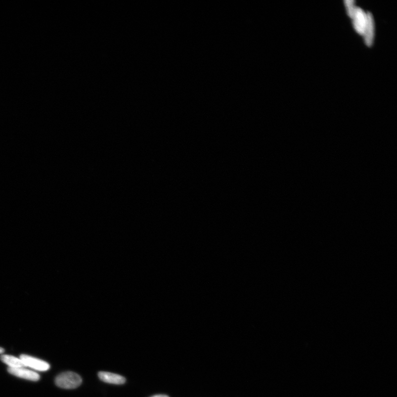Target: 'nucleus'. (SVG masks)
Here are the masks:
<instances>
[{
  "label": "nucleus",
  "mask_w": 397,
  "mask_h": 397,
  "mask_svg": "<svg viewBox=\"0 0 397 397\" xmlns=\"http://www.w3.org/2000/svg\"><path fill=\"white\" fill-rule=\"evenodd\" d=\"M375 24L374 18L370 12L367 13V21L363 36L364 37L365 44L371 46L374 38Z\"/></svg>",
  "instance_id": "39448f33"
},
{
  "label": "nucleus",
  "mask_w": 397,
  "mask_h": 397,
  "mask_svg": "<svg viewBox=\"0 0 397 397\" xmlns=\"http://www.w3.org/2000/svg\"><path fill=\"white\" fill-rule=\"evenodd\" d=\"M98 377L100 380L106 382V383L114 385H122L126 381V379L124 377L108 372H99Z\"/></svg>",
  "instance_id": "423d86ee"
},
{
  "label": "nucleus",
  "mask_w": 397,
  "mask_h": 397,
  "mask_svg": "<svg viewBox=\"0 0 397 397\" xmlns=\"http://www.w3.org/2000/svg\"><path fill=\"white\" fill-rule=\"evenodd\" d=\"M7 371L9 374L21 379L32 381H38L40 379V375L38 373L28 370L25 367L17 368V369L8 368Z\"/></svg>",
  "instance_id": "20e7f679"
},
{
  "label": "nucleus",
  "mask_w": 397,
  "mask_h": 397,
  "mask_svg": "<svg viewBox=\"0 0 397 397\" xmlns=\"http://www.w3.org/2000/svg\"><path fill=\"white\" fill-rule=\"evenodd\" d=\"M0 359L5 363L8 368L17 369V368L26 367L20 358L8 355H2Z\"/></svg>",
  "instance_id": "0eeeda50"
},
{
  "label": "nucleus",
  "mask_w": 397,
  "mask_h": 397,
  "mask_svg": "<svg viewBox=\"0 0 397 397\" xmlns=\"http://www.w3.org/2000/svg\"><path fill=\"white\" fill-rule=\"evenodd\" d=\"M55 384L64 389H74L82 384V379L80 375L74 372L61 373L56 377Z\"/></svg>",
  "instance_id": "f257e3e1"
},
{
  "label": "nucleus",
  "mask_w": 397,
  "mask_h": 397,
  "mask_svg": "<svg viewBox=\"0 0 397 397\" xmlns=\"http://www.w3.org/2000/svg\"><path fill=\"white\" fill-rule=\"evenodd\" d=\"M151 397H169L168 396L165 395H158L152 396Z\"/></svg>",
  "instance_id": "1a4fd4ad"
},
{
  "label": "nucleus",
  "mask_w": 397,
  "mask_h": 397,
  "mask_svg": "<svg viewBox=\"0 0 397 397\" xmlns=\"http://www.w3.org/2000/svg\"><path fill=\"white\" fill-rule=\"evenodd\" d=\"M4 349H3L2 348L0 347V354H1V353H4Z\"/></svg>",
  "instance_id": "9d476101"
},
{
  "label": "nucleus",
  "mask_w": 397,
  "mask_h": 397,
  "mask_svg": "<svg viewBox=\"0 0 397 397\" xmlns=\"http://www.w3.org/2000/svg\"><path fill=\"white\" fill-rule=\"evenodd\" d=\"M20 358L26 367L39 371H46L50 369V365L45 361L42 360L30 355L22 354Z\"/></svg>",
  "instance_id": "f03ea898"
},
{
  "label": "nucleus",
  "mask_w": 397,
  "mask_h": 397,
  "mask_svg": "<svg viewBox=\"0 0 397 397\" xmlns=\"http://www.w3.org/2000/svg\"><path fill=\"white\" fill-rule=\"evenodd\" d=\"M344 3H345L349 16L352 18L356 7L355 5V1H353V0H347V1H344Z\"/></svg>",
  "instance_id": "6e6552de"
},
{
  "label": "nucleus",
  "mask_w": 397,
  "mask_h": 397,
  "mask_svg": "<svg viewBox=\"0 0 397 397\" xmlns=\"http://www.w3.org/2000/svg\"><path fill=\"white\" fill-rule=\"evenodd\" d=\"M352 19L355 31L363 36L367 21V13L362 9L356 7Z\"/></svg>",
  "instance_id": "7ed1b4c3"
}]
</instances>
